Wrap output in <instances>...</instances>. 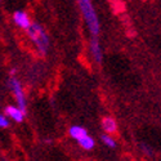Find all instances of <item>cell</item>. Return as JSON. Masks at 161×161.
I'll return each mask as SVG.
<instances>
[{
  "mask_svg": "<svg viewBox=\"0 0 161 161\" xmlns=\"http://www.w3.org/2000/svg\"><path fill=\"white\" fill-rule=\"evenodd\" d=\"M101 139H102V142H103L107 147H110V148H115V147H116V142H115V139L111 137V134H107V133L102 134Z\"/></svg>",
  "mask_w": 161,
  "mask_h": 161,
  "instance_id": "30bf717a",
  "label": "cell"
},
{
  "mask_svg": "<svg viewBox=\"0 0 161 161\" xmlns=\"http://www.w3.org/2000/svg\"><path fill=\"white\" fill-rule=\"evenodd\" d=\"M8 88L10 89V92L13 93L14 96V99L17 102V106L19 108L26 114V108H27V101H26V97H25V92H23V88H22V84L18 79H16L14 76H10L8 79Z\"/></svg>",
  "mask_w": 161,
  "mask_h": 161,
  "instance_id": "3957f363",
  "label": "cell"
},
{
  "mask_svg": "<svg viewBox=\"0 0 161 161\" xmlns=\"http://www.w3.org/2000/svg\"><path fill=\"white\" fill-rule=\"evenodd\" d=\"M139 147H141V151H142L146 156H151V155H152V150H151L147 144H141Z\"/></svg>",
  "mask_w": 161,
  "mask_h": 161,
  "instance_id": "7c38bea8",
  "label": "cell"
},
{
  "mask_svg": "<svg viewBox=\"0 0 161 161\" xmlns=\"http://www.w3.org/2000/svg\"><path fill=\"white\" fill-rule=\"evenodd\" d=\"M89 49H90V54L97 63H102L103 61V53H102V47L99 43V39L97 36H90V42H89Z\"/></svg>",
  "mask_w": 161,
  "mask_h": 161,
  "instance_id": "277c9868",
  "label": "cell"
},
{
  "mask_svg": "<svg viewBox=\"0 0 161 161\" xmlns=\"http://www.w3.org/2000/svg\"><path fill=\"white\" fill-rule=\"evenodd\" d=\"M69 134H70V137H71V138L79 141V139L84 138L85 136H88V131H86V129L83 128V126L74 125V126H71V128L69 129Z\"/></svg>",
  "mask_w": 161,
  "mask_h": 161,
  "instance_id": "ba28073f",
  "label": "cell"
},
{
  "mask_svg": "<svg viewBox=\"0 0 161 161\" xmlns=\"http://www.w3.org/2000/svg\"><path fill=\"white\" fill-rule=\"evenodd\" d=\"M16 72H17V70H16V69H12V70H10V76H14V74H16Z\"/></svg>",
  "mask_w": 161,
  "mask_h": 161,
  "instance_id": "4fadbf2b",
  "label": "cell"
},
{
  "mask_svg": "<svg viewBox=\"0 0 161 161\" xmlns=\"http://www.w3.org/2000/svg\"><path fill=\"white\" fill-rule=\"evenodd\" d=\"M27 35L31 39V42L34 43V45L36 47V49L43 56L47 54V52L49 49V37L45 30L43 29V26L37 22H32L31 26L27 29Z\"/></svg>",
  "mask_w": 161,
  "mask_h": 161,
  "instance_id": "7a4b0ae2",
  "label": "cell"
},
{
  "mask_svg": "<svg viewBox=\"0 0 161 161\" xmlns=\"http://www.w3.org/2000/svg\"><path fill=\"white\" fill-rule=\"evenodd\" d=\"M77 143H79V146L81 147L83 150H86V151L93 150V148H94V144H96L94 139H93L92 137H89V136H85L84 138L79 139V141H77Z\"/></svg>",
  "mask_w": 161,
  "mask_h": 161,
  "instance_id": "9c48e42d",
  "label": "cell"
},
{
  "mask_svg": "<svg viewBox=\"0 0 161 161\" xmlns=\"http://www.w3.org/2000/svg\"><path fill=\"white\" fill-rule=\"evenodd\" d=\"M13 21H14V23L18 26V27L25 29V30H27L32 23L29 14L23 10H16L14 14H13Z\"/></svg>",
  "mask_w": 161,
  "mask_h": 161,
  "instance_id": "5b68a950",
  "label": "cell"
},
{
  "mask_svg": "<svg viewBox=\"0 0 161 161\" xmlns=\"http://www.w3.org/2000/svg\"><path fill=\"white\" fill-rule=\"evenodd\" d=\"M77 4H79L80 10H81V14L84 17V21L88 26L90 35L98 37L101 32V23H99L96 8L93 5L92 0H77Z\"/></svg>",
  "mask_w": 161,
  "mask_h": 161,
  "instance_id": "6da1fadb",
  "label": "cell"
},
{
  "mask_svg": "<svg viewBox=\"0 0 161 161\" xmlns=\"http://www.w3.org/2000/svg\"><path fill=\"white\" fill-rule=\"evenodd\" d=\"M8 126H9V119H8L7 115L2 114V115H0V128L5 129V128H8Z\"/></svg>",
  "mask_w": 161,
  "mask_h": 161,
  "instance_id": "8fae6325",
  "label": "cell"
},
{
  "mask_svg": "<svg viewBox=\"0 0 161 161\" xmlns=\"http://www.w3.org/2000/svg\"><path fill=\"white\" fill-rule=\"evenodd\" d=\"M5 115L12 119L13 121L16 123H22L23 121V117H25V112L19 108V107H16V106H7L5 107Z\"/></svg>",
  "mask_w": 161,
  "mask_h": 161,
  "instance_id": "8992f818",
  "label": "cell"
},
{
  "mask_svg": "<svg viewBox=\"0 0 161 161\" xmlns=\"http://www.w3.org/2000/svg\"><path fill=\"white\" fill-rule=\"evenodd\" d=\"M101 124H102V129L107 134H114L117 130V123H116V120L111 116H104L102 119Z\"/></svg>",
  "mask_w": 161,
  "mask_h": 161,
  "instance_id": "52a82bcc",
  "label": "cell"
}]
</instances>
